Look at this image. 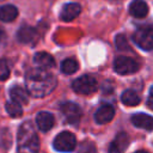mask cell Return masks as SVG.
Wrapping results in <instances>:
<instances>
[{"instance_id":"obj_1","label":"cell","mask_w":153,"mask_h":153,"mask_svg":"<svg viewBox=\"0 0 153 153\" xmlns=\"http://www.w3.org/2000/svg\"><path fill=\"white\" fill-rule=\"evenodd\" d=\"M25 86L27 92L37 98L51 93L56 86V78L45 68H32L26 73Z\"/></svg>"},{"instance_id":"obj_2","label":"cell","mask_w":153,"mask_h":153,"mask_svg":"<svg viewBox=\"0 0 153 153\" xmlns=\"http://www.w3.org/2000/svg\"><path fill=\"white\" fill-rule=\"evenodd\" d=\"M39 139L33 128V124L29 121L20 124L17 134V153H38Z\"/></svg>"},{"instance_id":"obj_3","label":"cell","mask_w":153,"mask_h":153,"mask_svg":"<svg viewBox=\"0 0 153 153\" xmlns=\"http://www.w3.org/2000/svg\"><path fill=\"white\" fill-rule=\"evenodd\" d=\"M72 88L80 94H91L97 91L98 84L92 75H82L72 82Z\"/></svg>"},{"instance_id":"obj_4","label":"cell","mask_w":153,"mask_h":153,"mask_svg":"<svg viewBox=\"0 0 153 153\" xmlns=\"http://www.w3.org/2000/svg\"><path fill=\"white\" fill-rule=\"evenodd\" d=\"M134 42L143 50L153 49V26H141L139 27L134 36Z\"/></svg>"},{"instance_id":"obj_5","label":"cell","mask_w":153,"mask_h":153,"mask_svg":"<svg viewBox=\"0 0 153 153\" xmlns=\"http://www.w3.org/2000/svg\"><path fill=\"white\" fill-rule=\"evenodd\" d=\"M54 148L59 152H72L76 146L75 135L71 131H62L54 139Z\"/></svg>"},{"instance_id":"obj_6","label":"cell","mask_w":153,"mask_h":153,"mask_svg":"<svg viewBox=\"0 0 153 153\" xmlns=\"http://www.w3.org/2000/svg\"><path fill=\"white\" fill-rule=\"evenodd\" d=\"M114 68L118 74L126 75V74H131L139 71V63L133 60L131 57L127 56H118L116 57L114 62Z\"/></svg>"},{"instance_id":"obj_7","label":"cell","mask_w":153,"mask_h":153,"mask_svg":"<svg viewBox=\"0 0 153 153\" xmlns=\"http://www.w3.org/2000/svg\"><path fill=\"white\" fill-rule=\"evenodd\" d=\"M61 112L69 124H78L81 120V110L75 103L66 102L61 104Z\"/></svg>"},{"instance_id":"obj_8","label":"cell","mask_w":153,"mask_h":153,"mask_svg":"<svg viewBox=\"0 0 153 153\" xmlns=\"http://www.w3.org/2000/svg\"><path fill=\"white\" fill-rule=\"evenodd\" d=\"M129 146V137L126 133H118L110 142L109 153H124Z\"/></svg>"},{"instance_id":"obj_9","label":"cell","mask_w":153,"mask_h":153,"mask_svg":"<svg viewBox=\"0 0 153 153\" xmlns=\"http://www.w3.org/2000/svg\"><path fill=\"white\" fill-rule=\"evenodd\" d=\"M114 115H115L114 106L110 104H103L96 111L94 120L99 124H105V123H109L114 118Z\"/></svg>"},{"instance_id":"obj_10","label":"cell","mask_w":153,"mask_h":153,"mask_svg":"<svg viewBox=\"0 0 153 153\" xmlns=\"http://www.w3.org/2000/svg\"><path fill=\"white\" fill-rule=\"evenodd\" d=\"M81 12V6L76 2H68L66 4L62 10H61V19L65 22H71L73 19H75Z\"/></svg>"},{"instance_id":"obj_11","label":"cell","mask_w":153,"mask_h":153,"mask_svg":"<svg viewBox=\"0 0 153 153\" xmlns=\"http://www.w3.org/2000/svg\"><path fill=\"white\" fill-rule=\"evenodd\" d=\"M131 122L135 127L145 129V130H153V117L146 114H134L131 116Z\"/></svg>"},{"instance_id":"obj_12","label":"cell","mask_w":153,"mask_h":153,"mask_svg":"<svg viewBox=\"0 0 153 153\" xmlns=\"http://www.w3.org/2000/svg\"><path fill=\"white\" fill-rule=\"evenodd\" d=\"M36 123L42 131H48L54 126V116L50 112L41 111L36 116Z\"/></svg>"},{"instance_id":"obj_13","label":"cell","mask_w":153,"mask_h":153,"mask_svg":"<svg viewBox=\"0 0 153 153\" xmlns=\"http://www.w3.org/2000/svg\"><path fill=\"white\" fill-rule=\"evenodd\" d=\"M129 13L135 18H143L148 13V6L143 0H133L129 5Z\"/></svg>"},{"instance_id":"obj_14","label":"cell","mask_w":153,"mask_h":153,"mask_svg":"<svg viewBox=\"0 0 153 153\" xmlns=\"http://www.w3.org/2000/svg\"><path fill=\"white\" fill-rule=\"evenodd\" d=\"M17 37H18V41L20 43H25V44L33 43L37 39V32L31 26H23L19 29Z\"/></svg>"},{"instance_id":"obj_15","label":"cell","mask_w":153,"mask_h":153,"mask_svg":"<svg viewBox=\"0 0 153 153\" xmlns=\"http://www.w3.org/2000/svg\"><path fill=\"white\" fill-rule=\"evenodd\" d=\"M33 63L39 68H51L55 65L54 57L44 51H39L33 55Z\"/></svg>"},{"instance_id":"obj_16","label":"cell","mask_w":153,"mask_h":153,"mask_svg":"<svg viewBox=\"0 0 153 153\" xmlns=\"http://www.w3.org/2000/svg\"><path fill=\"white\" fill-rule=\"evenodd\" d=\"M27 90L20 87V86H13L11 90H10V96L12 98V100L19 103V104H26L29 102V98H27Z\"/></svg>"},{"instance_id":"obj_17","label":"cell","mask_w":153,"mask_h":153,"mask_svg":"<svg viewBox=\"0 0 153 153\" xmlns=\"http://www.w3.org/2000/svg\"><path fill=\"white\" fill-rule=\"evenodd\" d=\"M18 10L13 5H4L0 6V20L2 22H12L17 18Z\"/></svg>"},{"instance_id":"obj_18","label":"cell","mask_w":153,"mask_h":153,"mask_svg":"<svg viewBox=\"0 0 153 153\" xmlns=\"http://www.w3.org/2000/svg\"><path fill=\"white\" fill-rule=\"evenodd\" d=\"M121 100H122L123 104H126L128 106H135V105H137L140 103L141 99H140L139 94L135 91H133V90H126L122 93V96H121Z\"/></svg>"},{"instance_id":"obj_19","label":"cell","mask_w":153,"mask_h":153,"mask_svg":"<svg viewBox=\"0 0 153 153\" xmlns=\"http://www.w3.org/2000/svg\"><path fill=\"white\" fill-rule=\"evenodd\" d=\"M79 65L74 59H66L61 63V72L65 74H73L78 71Z\"/></svg>"},{"instance_id":"obj_20","label":"cell","mask_w":153,"mask_h":153,"mask_svg":"<svg viewBox=\"0 0 153 153\" xmlns=\"http://www.w3.org/2000/svg\"><path fill=\"white\" fill-rule=\"evenodd\" d=\"M6 111L10 114L11 117H19L23 114V109H22V104L11 100L6 103Z\"/></svg>"},{"instance_id":"obj_21","label":"cell","mask_w":153,"mask_h":153,"mask_svg":"<svg viewBox=\"0 0 153 153\" xmlns=\"http://www.w3.org/2000/svg\"><path fill=\"white\" fill-rule=\"evenodd\" d=\"M115 43H116V47L118 50H129V48H130L124 35H117L115 38Z\"/></svg>"},{"instance_id":"obj_22","label":"cell","mask_w":153,"mask_h":153,"mask_svg":"<svg viewBox=\"0 0 153 153\" xmlns=\"http://www.w3.org/2000/svg\"><path fill=\"white\" fill-rule=\"evenodd\" d=\"M10 75V67L5 60L0 59V80H6Z\"/></svg>"},{"instance_id":"obj_23","label":"cell","mask_w":153,"mask_h":153,"mask_svg":"<svg viewBox=\"0 0 153 153\" xmlns=\"http://www.w3.org/2000/svg\"><path fill=\"white\" fill-rule=\"evenodd\" d=\"M94 152V145L93 142H84L80 145L78 153H93Z\"/></svg>"},{"instance_id":"obj_24","label":"cell","mask_w":153,"mask_h":153,"mask_svg":"<svg viewBox=\"0 0 153 153\" xmlns=\"http://www.w3.org/2000/svg\"><path fill=\"white\" fill-rule=\"evenodd\" d=\"M147 106L153 110V87L149 91V96H148V99H147Z\"/></svg>"},{"instance_id":"obj_25","label":"cell","mask_w":153,"mask_h":153,"mask_svg":"<svg viewBox=\"0 0 153 153\" xmlns=\"http://www.w3.org/2000/svg\"><path fill=\"white\" fill-rule=\"evenodd\" d=\"M5 39H6V32H5L4 29L0 26V45L5 42Z\"/></svg>"},{"instance_id":"obj_26","label":"cell","mask_w":153,"mask_h":153,"mask_svg":"<svg viewBox=\"0 0 153 153\" xmlns=\"http://www.w3.org/2000/svg\"><path fill=\"white\" fill-rule=\"evenodd\" d=\"M135 153H148L147 151H143V149H141V151H137V152H135Z\"/></svg>"}]
</instances>
